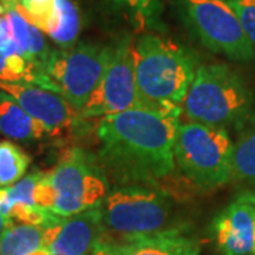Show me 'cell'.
I'll return each instance as SVG.
<instances>
[{
	"mask_svg": "<svg viewBox=\"0 0 255 255\" xmlns=\"http://www.w3.org/2000/svg\"><path fill=\"white\" fill-rule=\"evenodd\" d=\"M182 107L142 105L101 118L98 160L119 184H149L173 172Z\"/></svg>",
	"mask_w": 255,
	"mask_h": 255,
	"instance_id": "obj_1",
	"label": "cell"
},
{
	"mask_svg": "<svg viewBox=\"0 0 255 255\" xmlns=\"http://www.w3.org/2000/svg\"><path fill=\"white\" fill-rule=\"evenodd\" d=\"M190 122L243 130L255 121V91L237 68L226 63L201 64L182 104Z\"/></svg>",
	"mask_w": 255,
	"mask_h": 255,
	"instance_id": "obj_2",
	"label": "cell"
},
{
	"mask_svg": "<svg viewBox=\"0 0 255 255\" xmlns=\"http://www.w3.org/2000/svg\"><path fill=\"white\" fill-rule=\"evenodd\" d=\"M132 55L143 104L182 107L199 68L197 55L155 33H145L133 41Z\"/></svg>",
	"mask_w": 255,
	"mask_h": 255,
	"instance_id": "obj_3",
	"label": "cell"
},
{
	"mask_svg": "<svg viewBox=\"0 0 255 255\" xmlns=\"http://www.w3.org/2000/svg\"><path fill=\"white\" fill-rule=\"evenodd\" d=\"M234 146L223 128L180 122L173 146L174 166L196 187L214 190L234 179Z\"/></svg>",
	"mask_w": 255,
	"mask_h": 255,
	"instance_id": "obj_4",
	"label": "cell"
},
{
	"mask_svg": "<svg viewBox=\"0 0 255 255\" xmlns=\"http://www.w3.org/2000/svg\"><path fill=\"white\" fill-rule=\"evenodd\" d=\"M102 223L122 243L169 230L173 204L164 191L149 184H119L102 204Z\"/></svg>",
	"mask_w": 255,
	"mask_h": 255,
	"instance_id": "obj_5",
	"label": "cell"
},
{
	"mask_svg": "<svg viewBox=\"0 0 255 255\" xmlns=\"http://www.w3.org/2000/svg\"><path fill=\"white\" fill-rule=\"evenodd\" d=\"M193 37L214 54L236 63H251L255 48L226 0H173Z\"/></svg>",
	"mask_w": 255,
	"mask_h": 255,
	"instance_id": "obj_6",
	"label": "cell"
},
{
	"mask_svg": "<svg viewBox=\"0 0 255 255\" xmlns=\"http://www.w3.org/2000/svg\"><path fill=\"white\" fill-rule=\"evenodd\" d=\"M54 189L53 213L70 217L102 204L110 193V179L98 157L81 147H71L50 172Z\"/></svg>",
	"mask_w": 255,
	"mask_h": 255,
	"instance_id": "obj_7",
	"label": "cell"
},
{
	"mask_svg": "<svg viewBox=\"0 0 255 255\" xmlns=\"http://www.w3.org/2000/svg\"><path fill=\"white\" fill-rule=\"evenodd\" d=\"M110 53L111 46L94 43H77L50 53L44 73L51 82V90L64 97L80 115L100 84Z\"/></svg>",
	"mask_w": 255,
	"mask_h": 255,
	"instance_id": "obj_8",
	"label": "cell"
},
{
	"mask_svg": "<svg viewBox=\"0 0 255 255\" xmlns=\"http://www.w3.org/2000/svg\"><path fill=\"white\" fill-rule=\"evenodd\" d=\"M132 46L133 41L129 37L111 46L105 71L82 108V118H105L145 105L137 91Z\"/></svg>",
	"mask_w": 255,
	"mask_h": 255,
	"instance_id": "obj_9",
	"label": "cell"
},
{
	"mask_svg": "<svg viewBox=\"0 0 255 255\" xmlns=\"http://www.w3.org/2000/svg\"><path fill=\"white\" fill-rule=\"evenodd\" d=\"M0 90L13 97L31 118L46 128L48 135L70 129L81 117L58 92L34 84L0 81Z\"/></svg>",
	"mask_w": 255,
	"mask_h": 255,
	"instance_id": "obj_10",
	"label": "cell"
},
{
	"mask_svg": "<svg viewBox=\"0 0 255 255\" xmlns=\"http://www.w3.org/2000/svg\"><path fill=\"white\" fill-rule=\"evenodd\" d=\"M255 204L237 200L228 204L211 223L213 240L221 255H250L254 251Z\"/></svg>",
	"mask_w": 255,
	"mask_h": 255,
	"instance_id": "obj_11",
	"label": "cell"
},
{
	"mask_svg": "<svg viewBox=\"0 0 255 255\" xmlns=\"http://www.w3.org/2000/svg\"><path fill=\"white\" fill-rule=\"evenodd\" d=\"M104 231L102 209L95 206L70 217H64L51 244V255H91Z\"/></svg>",
	"mask_w": 255,
	"mask_h": 255,
	"instance_id": "obj_12",
	"label": "cell"
},
{
	"mask_svg": "<svg viewBox=\"0 0 255 255\" xmlns=\"http://www.w3.org/2000/svg\"><path fill=\"white\" fill-rule=\"evenodd\" d=\"M121 255H199L200 241L182 228H169L156 234L118 243Z\"/></svg>",
	"mask_w": 255,
	"mask_h": 255,
	"instance_id": "obj_13",
	"label": "cell"
},
{
	"mask_svg": "<svg viewBox=\"0 0 255 255\" xmlns=\"http://www.w3.org/2000/svg\"><path fill=\"white\" fill-rule=\"evenodd\" d=\"M0 133L18 142L41 139L47 129L33 119L13 97L0 90Z\"/></svg>",
	"mask_w": 255,
	"mask_h": 255,
	"instance_id": "obj_14",
	"label": "cell"
},
{
	"mask_svg": "<svg viewBox=\"0 0 255 255\" xmlns=\"http://www.w3.org/2000/svg\"><path fill=\"white\" fill-rule=\"evenodd\" d=\"M81 28V11L77 3L74 0H53L50 17L41 31L64 50L77 44Z\"/></svg>",
	"mask_w": 255,
	"mask_h": 255,
	"instance_id": "obj_15",
	"label": "cell"
},
{
	"mask_svg": "<svg viewBox=\"0 0 255 255\" xmlns=\"http://www.w3.org/2000/svg\"><path fill=\"white\" fill-rule=\"evenodd\" d=\"M44 248V227L11 223L0 237V255H30Z\"/></svg>",
	"mask_w": 255,
	"mask_h": 255,
	"instance_id": "obj_16",
	"label": "cell"
},
{
	"mask_svg": "<svg viewBox=\"0 0 255 255\" xmlns=\"http://www.w3.org/2000/svg\"><path fill=\"white\" fill-rule=\"evenodd\" d=\"M30 156L14 142H0V187H9L21 180L30 166Z\"/></svg>",
	"mask_w": 255,
	"mask_h": 255,
	"instance_id": "obj_17",
	"label": "cell"
},
{
	"mask_svg": "<svg viewBox=\"0 0 255 255\" xmlns=\"http://www.w3.org/2000/svg\"><path fill=\"white\" fill-rule=\"evenodd\" d=\"M115 7L125 10L135 20L139 28H162V1L160 0H107Z\"/></svg>",
	"mask_w": 255,
	"mask_h": 255,
	"instance_id": "obj_18",
	"label": "cell"
},
{
	"mask_svg": "<svg viewBox=\"0 0 255 255\" xmlns=\"http://www.w3.org/2000/svg\"><path fill=\"white\" fill-rule=\"evenodd\" d=\"M234 179L255 184V125L234 146Z\"/></svg>",
	"mask_w": 255,
	"mask_h": 255,
	"instance_id": "obj_19",
	"label": "cell"
},
{
	"mask_svg": "<svg viewBox=\"0 0 255 255\" xmlns=\"http://www.w3.org/2000/svg\"><path fill=\"white\" fill-rule=\"evenodd\" d=\"M43 172H34L24 176L21 180L14 183L13 186L6 187L7 196L13 204H26V206H36L34 203V191L37 183L40 180Z\"/></svg>",
	"mask_w": 255,
	"mask_h": 255,
	"instance_id": "obj_20",
	"label": "cell"
},
{
	"mask_svg": "<svg viewBox=\"0 0 255 255\" xmlns=\"http://www.w3.org/2000/svg\"><path fill=\"white\" fill-rule=\"evenodd\" d=\"M255 48V0H226Z\"/></svg>",
	"mask_w": 255,
	"mask_h": 255,
	"instance_id": "obj_21",
	"label": "cell"
},
{
	"mask_svg": "<svg viewBox=\"0 0 255 255\" xmlns=\"http://www.w3.org/2000/svg\"><path fill=\"white\" fill-rule=\"evenodd\" d=\"M20 3L27 11L31 23L40 30H43L50 17L53 0H20Z\"/></svg>",
	"mask_w": 255,
	"mask_h": 255,
	"instance_id": "obj_22",
	"label": "cell"
},
{
	"mask_svg": "<svg viewBox=\"0 0 255 255\" xmlns=\"http://www.w3.org/2000/svg\"><path fill=\"white\" fill-rule=\"evenodd\" d=\"M54 189L51 184V177H50V172H43L40 180L37 183L36 191H34V203L37 207L48 210L51 211L54 207Z\"/></svg>",
	"mask_w": 255,
	"mask_h": 255,
	"instance_id": "obj_23",
	"label": "cell"
},
{
	"mask_svg": "<svg viewBox=\"0 0 255 255\" xmlns=\"http://www.w3.org/2000/svg\"><path fill=\"white\" fill-rule=\"evenodd\" d=\"M91 255H121L119 244L115 241H108V240L101 238L94 247Z\"/></svg>",
	"mask_w": 255,
	"mask_h": 255,
	"instance_id": "obj_24",
	"label": "cell"
},
{
	"mask_svg": "<svg viewBox=\"0 0 255 255\" xmlns=\"http://www.w3.org/2000/svg\"><path fill=\"white\" fill-rule=\"evenodd\" d=\"M11 223H13L11 220L6 219L4 216H1V214H0V237H1V234L4 233V230L9 227Z\"/></svg>",
	"mask_w": 255,
	"mask_h": 255,
	"instance_id": "obj_25",
	"label": "cell"
},
{
	"mask_svg": "<svg viewBox=\"0 0 255 255\" xmlns=\"http://www.w3.org/2000/svg\"><path fill=\"white\" fill-rule=\"evenodd\" d=\"M240 199H243V200L250 201V203L255 204V193H246V194L240 196Z\"/></svg>",
	"mask_w": 255,
	"mask_h": 255,
	"instance_id": "obj_26",
	"label": "cell"
},
{
	"mask_svg": "<svg viewBox=\"0 0 255 255\" xmlns=\"http://www.w3.org/2000/svg\"><path fill=\"white\" fill-rule=\"evenodd\" d=\"M30 255H51V254H50V251L46 250V248H40V250H37V251H34L33 254H30Z\"/></svg>",
	"mask_w": 255,
	"mask_h": 255,
	"instance_id": "obj_27",
	"label": "cell"
},
{
	"mask_svg": "<svg viewBox=\"0 0 255 255\" xmlns=\"http://www.w3.org/2000/svg\"><path fill=\"white\" fill-rule=\"evenodd\" d=\"M253 254L255 255V228H254V251H253Z\"/></svg>",
	"mask_w": 255,
	"mask_h": 255,
	"instance_id": "obj_28",
	"label": "cell"
}]
</instances>
